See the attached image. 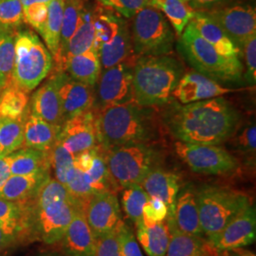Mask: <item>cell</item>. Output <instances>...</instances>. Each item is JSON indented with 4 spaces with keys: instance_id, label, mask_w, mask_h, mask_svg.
<instances>
[{
    "instance_id": "52a82bcc",
    "label": "cell",
    "mask_w": 256,
    "mask_h": 256,
    "mask_svg": "<svg viewBox=\"0 0 256 256\" xmlns=\"http://www.w3.org/2000/svg\"><path fill=\"white\" fill-rule=\"evenodd\" d=\"M196 202L203 234L207 239L218 234L252 203L244 192L216 185H204L198 189Z\"/></svg>"
},
{
    "instance_id": "7bdbcfd3",
    "label": "cell",
    "mask_w": 256,
    "mask_h": 256,
    "mask_svg": "<svg viewBox=\"0 0 256 256\" xmlns=\"http://www.w3.org/2000/svg\"><path fill=\"white\" fill-rule=\"evenodd\" d=\"M98 2L126 18H132L140 10L156 6V0H98Z\"/></svg>"
},
{
    "instance_id": "9f6ffc18",
    "label": "cell",
    "mask_w": 256,
    "mask_h": 256,
    "mask_svg": "<svg viewBox=\"0 0 256 256\" xmlns=\"http://www.w3.org/2000/svg\"><path fill=\"white\" fill-rule=\"evenodd\" d=\"M52 0H21L23 8L30 6L34 3H50Z\"/></svg>"
},
{
    "instance_id": "db71d44e",
    "label": "cell",
    "mask_w": 256,
    "mask_h": 256,
    "mask_svg": "<svg viewBox=\"0 0 256 256\" xmlns=\"http://www.w3.org/2000/svg\"><path fill=\"white\" fill-rule=\"evenodd\" d=\"M14 238L12 234H10L6 230L0 227V254L2 250L9 245L10 242Z\"/></svg>"
},
{
    "instance_id": "681fc988",
    "label": "cell",
    "mask_w": 256,
    "mask_h": 256,
    "mask_svg": "<svg viewBox=\"0 0 256 256\" xmlns=\"http://www.w3.org/2000/svg\"><path fill=\"white\" fill-rule=\"evenodd\" d=\"M168 209L164 202L155 198H149V200L144 207L142 218L150 222H162L166 220Z\"/></svg>"
},
{
    "instance_id": "83f0119b",
    "label": "cell",
    "mask_w": 256,
    "mask_h": 256,
    "mask_svg": "<svg viewBox=\"0 0 256 256\" xmlns=\"http://www.w3.org/2000/svg\"><path fill=\"white\" fill-rule=\"evenodd\" d=\"M10 174L27 176L50 172V152L20 148L8 156Z\"/></svg>"
},
{
    "instance_id": "4fadbf2b",
    "label": "cell",
    "mask_w": 256,
    "mask_h": 256,
    "mask_svg": "<svg viewBox=\"0 0 256 256\" xmlns=\"http://www.w3.org/2000/svg\"><path fill=\"white\" fill-rule=\"evenodd\" d=\"M57 142L74 156L98 146L96 111L86 110L64 122Z\"/></svg>"
},
{
    "instance_id": "d590c367",
    "label": "cell",
    "mask_w": 256,
    "mask_h": 256,
    "mask_svg": "<svg viewBox=\"0 0 256 256\" xmlns=\"http://www.w3.org/2000/svg\"><path fill=\"white\" fill-rule=\"evenodd\" d=\"M156 9L162 10L167 20L174 28L178 36H180L184 28L196 14V10L189 2L184 0H156Z\"/></svg>"
},
{
    "instance_id": "1f68e13d",
    "label": "cell",
    "mask_w": 256,
    "mask_h": 256,
    "mask_svg": "<svg viewBox=\"0 0 256 256\" xmlns=\"http://www.w3.org/2000/svg\"><path fill=\"white\" fill-rule=\"evenodd\" d=\"M30 110L22 117H0V156H9L23 147L24 126Z\"/></svg>"
},
{
    "instance_id": "d6986e66",
    "label": "cell",
    "mask_w": 256,
    "mask_h": 256,
    "mask_svg": "<svg viewBox=\"0 0 256 256\" xmlns=\"http://www.w3.org/2000/svg\"><path fill=\"white\" fill-rule=\"evenodd\" d=\"M149 198H155L164 202L168 209L166 223L174 224V204L180 191L178 176L162 168H153L140 183Z\"/></svg>"
},
{
    "instance_id": "7402d4cb",
    "label": "cell",
    "mask_w": 256,
    "mask_h": 256,
    "mask_svg": "<svg viewBox=\"0 0 256 256\" xmlns=\"http://www.w3.org/2000/svg\"><path fill=\"white\" fill-rule=\"evenodd\" d=\"M174 225L176 229L184 234L200 238L204 236L200 220L196 190L191 186L182 192L180 191L176 196L174 204Z\"/></svg>"
},
{
    "instance_id": "e575fe53",
    "label": "cell",
    "mask_w": 256,
    "mask_h": 256,
    "mask_svg": "<svg viewBox=\"0 0 256 256\" xmlns=\"http://www.w3.org/2000/svg\"><path fill=\"white\" fill-rule=\"evenodd\" d=\"M30 110L28 92L14 82L0 92V117L19 118Z\"/></svg>"
},
{
    "instance_id": "d6a6232c",
    "label": "cell",
    "mask_w": 256,
    "mask_h": 256,
    "mask_svg": "<svg viewBox=\"0 0 256 256\" xmlns=\"http://www.w3.org/2000/svg\"><path fill=\"white\" fill-rule=\"evenodd\" d=\"M113 12L100 4L93 9L95 28L93 50L97 52L102 45L110 43L118 32L120 16Z\"/></svg>"
},
{
    "instance_id": "9a60e30c",
    "label": "cell",
    "mask_w": 256,
    "mask_h": 256,
    "mask_svg": "<svg viewBox=\"0 0 256 256\" xmlns=\"http://www.w3.org/2000/svg\"><path fill=\"white\" fill-rule=\"evenodd\" d=\"M132 68V64L120 63L102 70L98 88L102 108L134 102Z\"/></svg>"
},
{
    "instance_id": "484cf974",
    "label": "cell",
    "mask_w": 256,
    "mask_h": 256,
    "mask_svg": "<svg viewBox=\"0 0 256 256\" xmlns=\"http://www.w3.org/2000/svg\"><path fill=\"white\" fill-rule=\"evenodd\" d=\"M170 241L165 256H214L216 252L200 236L180 232L174 224H167Z\"/></svg>"
},
{
    "instance_id": "816d5d0a",
    "label": "cell",
    "mask_w": 256,
    "mask_h": 256,
    "mask_svg": "<svg viewBox=\"0 0 256 256\" xmlns=\"http://www.w3.org/2000/svg\"><path fill=\"white\" fill-rule=\"evenodd\" d=\"M226 0H191L189 4L191 7L200 12H208L214 9L216 6L222 4Z\"/></svg>"
},
{
    "instance_id": "30bf717a",
    "label": "cell",
    "mask_w": 256,
    "mask_h": 256,
    "mask_svg": "<svg viewBox=\"0 0 256 256\" xmlns=\"http://www.w3.org/2000/svg\"><path fill=\"white\" fill-rule=\"evenodd\" d=\"M174 151L183 162L198 174H229L238 169V160L218 146L178 140L174 144Z\"/></svg>"
},
{
    "instance_id": "6f0895ef",
    "label": "cell",
    "mask_w": 256,
    "mask_h": 256,
    "mask_svg": "<svg viewBox=\"0 0 256 256\" xmlns=\"http://www.w3.org/2000/svg\"><path fill=\"white\" fill-rule=\"evenodd\" d=\"M39 256H61L59 254H41Z\"/></svg>"
},
{
    "instance_id": "277c9868",
    "label": "cell",
    "mask_w": 256,
    "mask_h": 256,
    "mask_svg": "<svg viewBox=\"0 0 256 256\" xmlns=\"http://www.w3.org/2000/svg\"><path fill=\"white\" fill-rule=\"evenodd\" d=\"M34 200L38 232L46 244L61 241L75 212L80 208L84 210L70 196L64 184L50 176L40 185Z\"/></svg>"
},
{
    "instance_id": "2e32d148",
    "label": "cell",
    "mask_w": 256,
    "mask_h": 256,
    "mask_svg": "<svg viewBox=\"0 0 256 256\" xmlns=\"http://www.w3.org/2000/svg\"><path fill=\"white\" fill-rule=\"evenodd\" d=\"M236 92L200 72L183 74L172 96L182 104L205 101Z\"/></svg>"
},
{
    "instance_id": "f5cc1de1",
    "label": "cell",
    "mask_w": 256,
    "mask_h": 256,
    "mask_svg": "<svg viewBox=\"0 0 256 256\" xmlns=\"http://www.w3.org/2000/svg\"><path fill=\"white\" fill-rule=\"evenodd\" d=\"M8 156H0V189L10 176Z\"/></svg>"
},
{
    "instance_id": "bcb514c9",
    "label": "cell",
    "mask_w": 256,
    "mask_h": 256,
    "mask_svg": "<svg viewBox=\"0 0 256 256\" xmlns=\"http://www.w3.org/2000/svg\"><path fill=\"white\" fill-rule=\"evenodd\" d=\"M241 55L244 56L246 68L244 78L250 86H254L256 82V34L248 37L243 43L241 46Z\"/></svg>"
},
{
    "instance_id": "f546056e",
    "label": "cell",
    "mask_w": 256,
    "mask_h": 256,
    "mask_svg": "<svg viewBox=\"0 0 256 256\" xmlns=\"http://www.w3.org/2000/svg\"><path fill=\"white\" fill-rule=\"evenodd\" d=\"M95 39V28H94V14L93 9L84 8L82 10V14L79 25L76 28L74 36L70 39L66 50L64 52L63 60V72L64 64L68 59L75 55L81 54L86 52H88L93 48Z\"/></svg>"
},
{
    "instance_id": "b9f144b4",
    "label": "cell",
    "mask_w": 256,
    "mask_h": 256,
    "mask_svg": "<svg viewBox=\"0 0 256 256\" xmlns=\"http://www.w3.org/2000/svg\"><path fill=\"white\" fill-rule=\"evenodd\" d=\"M50 162L54 172V178L64 185L66 174L74 166V156L56 140L50 151Z\"/></svg>"
},
{
    "instance_id": "74e56055",
    "label": "cell",
    "mask_w": 256,
    "mask_h": 256,
    "mask_svg": "<svg viewBox=\"0 0 256 256\" xmlns=\"http://www.w3.org/2000/svg\"><path fill=\"white\" fill-rule=\"evenodd\" d=\"M149 200V196L140 184H134L124 188L120 196L122 210L128 218L136 223L142 218L144 207Z\"/></svg>"
},
{
    "instance_id": "8992f818",
    "label": "cell",
    "mask_w": 256,
    "mask_h": 256,
    "mask_svg": "<svg viewBox=\"0 0 256 256\" xmlns=\"http://www.w3.org/2000/svg\"><path fill=\"white\" fill-rule=\"evenodd\" d=\"M12 82L25 92H32L52 70V56L36 34L19 30L14 36Z\"/></svg>"
},
{
    "instance_id": "d4e9b609",
    "label": "cell",
    "mask_w": 256,
    "mask_h": 256,
    "mask_svg": "<svg viewBox=\"0 0 256 256\" xmlns=\"http://www.w3.org/2000/svg\"><path fill=\"white\" fill-rule=\"evenodd\" d=\"M60 131V126L50 124L30 112L24 126L23 147L50 152L54 146Z\"/></svg>"
},
{
    "instance_id": "f907efd6",
    "label": "cell",
    "mask_w": 256,
    "mask_h": 256,
    "mask_svg": "<svg viewBox=\"0 0 256 256\" xmlns=\"http://www.w3.org/2000/svg\"><path fill=\"white\" fill-rule=\"evenodd\" d=\"M238 150L243 154L254 155L256 149V126L250 124L242 129L236 140Z\"/></svg>"
},
{
    "instance_id": "44dd1931",
    "label": "cell",
    "mask_w": 256,
    "mask_h": 256,
    "mask_svg": "<svg viewBox=\"0 0 256 256\" xmlns=\"http://www.w3.org/2000/svg\"><path fill=\"white\" fill-rule=\"evenodd\" d=\"M98 55L102 70H106L120 63H128L134 66L130 56H135L133 52L131 32L126 20L120 16L119 28L116 36L110 43L104 44L99 48Z\"/></svg>"
},
{
    "instance_id": "ba28073f",
    "label": "cell",
    "mask_w": 256,
    "mask_h": 256,
    "mask_svg": "<svg viewBox=\"0 0 256 256\" xmlns=\"http://www.w3.org/2000/svg\"><path fill=\"white\" fill-rule=\"evenodd\" d=\"M104 158L114 186L124 189L140 184L147 174L156 167L160 155L149 144H134L106 151Z\"/></svg>"
},
{
    "instance_id": "f1b7e54d",
    "label": "cell",
    "mask_w": 256,
    "mask_h": 256,
    "mask_svg": "<svg viewBox=\"0 0 256 256\" xmlns=\"http://www.w3.org/2000/svg\"><path fill=\"white\" fill-rule=\"evenodd\" d=\"M64 72L70 74L74 80L94 86L102 72L98 52L92 48L70 57L64 64Z\"/></svg>"
},
{
    "instance_id": "4dcf8cb0",
    "label": "cell",
    "mask_w": 256,
    "mask_h": 256,
    "mask_svg": "<svg viewBox=\"0 0 256 256\" xmlns=\"http://www.w3.org/2000/svg\"><path fill=\"white\" fill-rule=\"evenodd\" d=\"M84 8V0H64L60 46L54 58L55 72H63V60L66 46L79 25Z\"/></svg>"
},
{
    "instance_id": "11a10c76",
    "label": "cell",
    "mask_w": 256,
    "mask_h": 256,
    "mask_svg": "<svg viewBox=\"0 0 256 256\" xmlns=\"http://www.w3.org/2000/svg\"><path fill=\"white\" fill-rule=\"evenodd\" d=\"M230 252H234V256H256L254 252H250V250H243L242 248L234 250H230Z\"/></svg>"
},
{
    "instance_id": "4316f807",
    "label": "cell",
    "mask_w": 256,
    "mask_h": 256,
    "mask_svg": "<svg viewBox=\"0 0 256 256\" xmlns=\"http://www.w3.org/2000/svg\"><path fill=\"white\" fill-rule=\"evenodd\" d=\"M50 176V172L27 176L10 174L0 189V198L9 202H26L34 198L40 185Z\"/></svg>"
},
{
    "instance_id": "ab89813d",
    "label": "cell",
    "mask_w": 256,
    "mask_h": 256,
    "mask_svg": "<svg viewBox=\"0 0 256 256\" xmlns=\"http://www.w3.org/2000/svg\"><path fill=\"white\" fill-rule=\"evenodd\" d=\"M64 186L70 196L84 208L96 192L88 182L86 173L75 166L66 174Z\"/></svg>"
},
{
    "instance_id": "ee69618b",
    "label": "cell",
    "mask_w": 256,
    "mask_h": 256,
    "mask_svg": "<svg viewBox=\"0 0 256 256\" xmlns=\"http://www.w3.org/2000/svg\"><path fill=\"white\" fill-rule=\"evenodd\" d=\"M22 209L18 202H9L0 198V227L14 234L21 220Z\"/></svg>"
},
{
    "instance_id": "cb8c5ba5",
    "label": "cell",
    "mask_w": 256,
    "mask_h": 256,
    "mask_svg": "<svg viewBox=\"0 0 256 256\" xmlns=\"http://www.w3.org/2000/svg\"><path fill=\"white\" fill-rule=\"evenodd\" d=\"M137 240L148 256H165L170 232L166 221L150 222L144 218L135 223Z\"/></svg>"
},
{
    "instance_id": "60d3db41",
    "label": "cell",
    "mask_w": 256,
    "mask_h": 256,
    "mask_svg": "<svg viewBox=\"0 0 256 256\" xmlns=\"http://www.w3.org/2000/svg\"><path fill=\"white\" fill-rule=\"evenodd\" d=\"M24 22L21 0H0V30L16 34Z\"/></svg>"
},
{
    "instance_id": "7dc6e473",
    "label": "cell",
    "mask_w": 256,
    "mask_h": 256,
    "mask_svg": "<svg viewBox=\"0 0 256 256\" xmlns=\"http://www.w3.org/2000/svg\"><path fill=\"white\" fill-rule=\"evenodd\" d=\"M48 3H34L23 8L24 21L41 36L48 18Z\"/></svg>"
},
{
    "instance_id": "e0dca14e",
    "label": "cell",
    "mask_w": 256,
    "mask_h": 256,
    "mask_svg": "<svg viewBox=\"0 0 256 256\" xmlns=\"http://www.w3.org/2000/svg\"><path fill=\"white\" fill-rule=\"evenodd\" d=\"M59 97L64 124L75 115L92 110L95 92L94 86L74 80L64 72H59Z\"/></svg>"
},
{
    "instance_id": "7c38bea8",
    "label": "cell",
    "mask_w": 256,
    "mask_h": 256,
    "mask_svg": "<svg viewBox=\"0 0 256 256\" xmlns=\"http://www.w3.org/2000/svg\"><path fill=\"white\" fill-rule=\"evenodd\" d=\"M206 12L241 50L248 38L256 34V9L250 5H234Z\"/></svg>"
},
{
    "instance_id": "f6af8a7d",
    "label": "cell",
    "mask_w": 256,
    "mask_h": 256,
    "mask_svg": "<svg viewBox=\"0 0 256 256\" xmlns=\"http://www.w3.org/2000/svg\"><path fill=\"white\" fill-rule=\"evenodd\" d=\"M120 246L124 256H144L137 238L126 222L122 221L117 228Z\"/></svg>"
},
{
    "instance_id": "8d00e7d4",
    "label": "cell",
    "mask_w": 256,
    "mask_h": 256,
    "mask_svg": "<svg viewBox=\"0 0 256 256\" xmlns=\"http://www.w3.org/2000/svg\"><path fill=\"white\" fill-rule=\"evenodd\" d=\"M16 34L0 30V92L12 84Z\"/></svg>"
},
{
    "instance_id": "5bb4252c",
    "label": "cell",
    "mask_w": 256,
    "mask_h": 256,
    "mask_svg": "<svg viewBox=\"0 0 256 256\" xmlns=\"http://www.w3.org/2000/svg\"><path fill=\"white\" fill-rule=\"evenodd\" d=\"M84 210L96 238L117 229L122 221L120 202L113 191L95 192Z\"/></svg>"
},
{
    "instance_id": "6da1fadb",
    "label": "cell",
    "mask_w": 256,
    "mask_h": 256,
    "mask_svg": "<svg viewBox=\"0 0 256 256\" xmlns=\"http://www.w3.org/2000/svg\"><path fill=\"white\" fill-rule=\"evenodd\" d=\"M236 110L223 97L176 106L167 117V126L178 140L218 146L238 129Z\"/></svg>"
},
{
    "instance_id": "836d02e7",
    "label": "cell",
    "mask_w": 256,
    "mask_h": 256,
    "mask_svg": "<svg viewBox=\"0 0 256 256\" xmlns=\"http://www.w3.org/2000/svg\"><path fill=\"white\" fill-rule=\"evenodd\" d=\"M64 5V0H52L48 3L46 24L41 34L54 59L57 56L60 46Z\"/></svg>"
},
{
    "instance_id": "603a6c76",
    "label": "cell",
    "mask_w": 256,
    "mask_h": 256,
    "mask_svg": "<svg viewBox=\"0 0 256 256\" xmlns=\"http://www.w3.org/2000/svg\"><path fill=\"white\" fill-rule=\"evenodd\" d=\"M189 23L220 54L227 57L241 58V50L227 36L218 24L210 18L206 12L196 10Z\"/></svg>"
},
{
    "instance_id": "7a4b0ae2",
    "label": "cell",
    "mask_w": 256,
    "mask_h": 256,
    "mask_svg": "<svg viewBox=\"0 0 256 256\" xmlns=\"http://www.w3.org/2000/svg\"><path fill=\"white\" fill-rule=\"evenodd\" d=\"M134 102L96 111L98 146L104 151L134 144H149L156 136L153 116Z\"/></svg>"
},
{
    "instance_id": "ac0fdd59",
    "label": "cell",
    "mask_w": 256,
    "mask_h": 256,
    "mask_svg": "<svg viewBox=\"0 0 256 256\" xmlns=\"http://www.w3.org/2000/svg\"><path fill=\"white\" fill-rule=\"evenodd\" d=\"M59 72H55L50 79L34 92L30 100V110H32V114L55 126L62 128L64 119L59 97Z\"/></svg>"
},
{
    "instance_id": "c3c4849f",
    "label": "cell",
    "mask_w": 256,
    "mask_h": 256,
    "mask_svg": "<svg viewBox=\"0 0 256 256\" xmlns=\"http://www.w3.org/2000/svg\"><path fill=\"white\" fill-rule=\"evenodd\" d=\"M94 256H124L120 246L117 229L97 238Z\"/></svg>"
},
{
    "instance_id": "ffe728a7",
    "label": "cell",
    "mask_w": 256,
    "mask_h": 256,
    "mask_svg": "<svg viewBox=\"0 0 256 256\" xmlns=\"http://www.w3.org/2000/svg\"><path fill=\"white\" fill-rule=\"evenodd\" d=\"M63 248L68 256H94L97 238L90 229L84 210L80 208L64 232Z\"/></svg>"
},
{
    "instance_id": "9c48e42d",
    "label": "cell",
    "mask_w": 256,
    "mask_h": 256,
    "mask_svg": "<svg viewBox=\"0 0 256 256\" xmlns=\"http://www.w3.org/2000/svg\"><path fill=\"white\" fill-rule=\"evenodd\" d=\"M132 19L130 32L136 59L171 54L174 46V32L160 10L146 7L140 10Z\"/></svg>"
},
{
    "instance_id": "5b68a950",
    "label": "cell",
    "mask_w": 256,
    "mask_h": 256,
    "mask_svg": "<svg viewBox=\"0 0 256 256\" xmlns=\"http://www.w3.org/2000/svg\"><path fill=\"white\" fill-rule=\"evenodd\" d=\"M180 37V52L196 72L218 82H238L242 79L244 66L241 59L220 54L190 23Z\"/></svg>"
},
{
    "instance_id": "8fae6325",
    "label": "cell",
    "mask_w": 256,
    "mask_h": 256,
    "mask_svg": "<svg viewBox=\"0 0 256 256\" xmlns=\"http://www.w3.org/2000/svg\"><path fill=\"white\" fill-rule=\"evenodd\" d=\"M256 238V206L250 203L238 214L218 234L208 238L216 252L230 250L252 245Z\"/></svg>"
},
{
    "instance_id": "680465c9",
    "label": "cell",
    "mask_w": 256,
    "mask_h": 256,
    "mask_svg": "<svg viewBox=\"0 0 256 256\" xmlns=\"http://www.w3.org/2000/svg\"><path fill=\"white\" fill-rule=\"evenodd\" d=\"M184 1H187V2H189V1H191V0H184Z\"/></svg>"
},
{
    "instance_id": "3957f363",
    "label": "cell",
    "mask_w": 256,
    "mask_h": 256,
    "mask_svg": "<svg viewBox=\"0 0 256 256\" xmlns=\"http://www.w3.org/2000/svg\"><path fill=\"white\" fill-rule=\"evenodd\" d=\"M182 75V66L171 56L138 57L132 68L134 102L144 108L167 104Z\"/></svg>"
},
{
    "instance_id": "f35d334b",
    "label": "cell",
    "mask_w": 256,
    "mask_h": 256,
    "mask_svg": "<svg viewBox=\"0 0 256 256\" xmlns=\"http://www.w3.org/2000/svg\"><path fill=\"white\" fill-rule=\"evenodd\" d=\"M88 182L92 184L94 191L96 192L104 191H113L111 188L114 186V183L110 178L108 166L106 164L104 154L101 148L96 146L94 148V154L92 158V165L90 169L84 172Z\"/></svg>"
}]
</instances>
